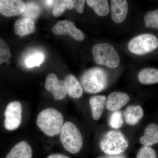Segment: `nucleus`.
<instances>
[{
    "label": "nucleus",
    "mask_w": 158,
    "mask_h": 158,
    "mask_svg": "<svg viewBox=\"0 0 158 158\" xmlns=\"http://www.w3.org/2000/svg\"><path fill=\"white\" fill-rule=\"evenodd\" d=\"M63 123L64 118L62 113L53 108L42 110L37 116V126L43 132L50 137L60 134Z\"/></svg>",
    "instance_id": "f257e3e1"
},
{
    "label": "nucleus",
    "mask_w": 158,
    "mask_h": 158,
    "mask_svg": "<svg viewBox=\"0 0 158 158\" xmlns=\"http://www.w3.org/2000/svg\"><path fill=\"white\" fill-rule=\"evenodd\" d=\"M80 80L83 89L90 94L101 92L106 88L108 84L106 73L103 69L97 67L85 71Z\"/></svg>",
    "instance_id": "f03ea898"
},
{
    "label": "nucleus",
    "mask_w": 158,
    "mask_h": 158,
    "mask_svg": "<svg viewBox=\"0 0 158 158\" xmlns=\"http://www.w3.org/2000/svg\"><path fill=\"white\" fill-rule=\"evenodd\" d=\"M60 138L63 147L71 153H77L83 147L81 134L75 125L71 122H66L63 124Z\"/></svg>",
    "instance_id": "7ed1b4c3"
},
{
    "label": "nucleus",
    "mask_w": 158,
    "mask_h": 158,
    "mask_svg": "<svg viewBox=\"0 0 158 158\" xmlns=\"http://www.w3.org/2000/svg\"><path fill=\"white\" fill-rule=\"evenodd\" d=\"M128 146V144L123 134L118 131H111L106 133L100 143L102 151L109 155L120 154Z\"/></svg>",
    "instance_id": "20e7f679"
},
{
    "label": "nucleus",
    "mask_w": 158,
    "mask_h": 158,
    "mask_svg": "<svg viewBox=\"0 0 158 158\" xmlns=\"http://www.w3.org/2000/svg\"><path fill=\"white\" fill-rule=\"evenodd\" d=\"M94 61L99 65L109 68H117L120 63V58L117 52L110 44H98L92 48Z\"/></svg>",
    "instance_id": "39448f33"
},
{
    "label": "nucleus",
    "mask_w": 158,
    "mask_h": 158,
    "mask_svg": "<svg viewBox=\"0 0 158 158\" xmlns=\"http://www.w3.org/2000/svg\"><path fill=\"white\" fill-rule=\"evenodd\" d=\"M158 48V39L151 34H140L130 40L128 48L131 52L142 55L154 51Z\"/></svg>",
    "instance_id": "423d86ee"
},
{
    "label": "nucleus",
    "mask_w": 158,
    "mask_h": 158,
    "mask_svg": "<svg viewBox=\"0 0 158 158\" xmlns=\"http://www.w3.org/2000/svg\"><path fill=\"white\" fill-rule=\"evenodd\" d=\"M22 106L20 102L13 101L7 105L5 112L4 126L9 131H14L21 123Z\"/></svg>",
    "instance_id": "0eeeda50"
},
{
    "label": "nucleus",
    "mask_w": 158,
    "mask_h": 158,
    "mask_svg": "<svg viewBox=\"0 0 158 158\" xmlns=\"http://www.w3.org/2000/svg\"><path fill=\"white\" fill-rule=\"evenodd\" d=\"M45 88L52 94L55 100L63 99L67 93V84L65 81H61L54 73L49 74L46 79Z\"/></svg>",
    "instance_id": "6e6552de"
},
{
    "label": "nucleus",
    "mask_w": 158,
    "mask_h": 158,
    "mask_svg": "<svg viewBox=\"0 0 158 158\" xmlns=\"http://www.w3.org/2000/svg\"><path fill=\"white\" fill-rule=\"evenodd\" d=\"M52 32L57 35L67 34L78 41H81L85 38L84 33L70 21H59L53 28Z\"/></svg>",
    "instance_id": "1a4fd4ad"
},
{
    "label": "nucleus",
    "mask_w": 158,
    "mask_h": 158,
    "mask_svg": "<svg viewBox=\"0 0 158 158\" xmlns=\"http://www.w3.org/2000/svg\"><path fill=\"white\" fill-rule=\"evenodd\" d=\"M25 4L19 0H0V14L6 17H12L22 14Z\"/></svg>",
    "instance_id": "9d476101"
},
{
    "label": "nucleus",
    "mask_w": 158,
    "mask_h": 158,
    "mask_svg": "<svg viewBox=\"0 0 158 158\" xmlns=\"http://www.w3.org/2000/svg\"><path fill=\"white\" fill-rule=\"evenodd\" d=\"M111 16L114 22L120 23L126 18L128 11L127 2L126 0L111 1Z\"/></svg>",
    "instance_id": "9b49d317"
},
{
    "label": "nucleus",
    "mask_w": 158,
    "mask_h": 158,
    "mask_svg": "<svg viewBox=\"0 0 158 158\" xmlns=\"http://www.w3.org/2000/svg\"><path fill=\"white\" fill-rule=\"evenodd\" d=\"M130 98L127 94L115 91L110 94L107 100L106 106L110 111H118L129 102Z\"/></svg>",
    "instance_id": "f8f14e48"
},
{
    "label": "nucleus",
    "mask_w": 158,
    "mask_h": 158,
    "mask_svg": "<svg viewBox=\"0 0 158 158\" xmlns=\"http://www.w3.org/2000/svg\"><path fill=\"white\" fill-rule=\"evenodd\" d=\"M33 152L28 143L21 141L15 145L6 158H32Z\"/></svg>",
    "instance_id": "ddd939ff"
},
{
    "label": "nucleus",
    "mask_w": 158,
    "mask_h": 158,
    "mask_svg": "<svg viewBox=\"0 0 158 158\" xmlns=\"http://www.w3.org/2000/svg\"><path fill=\"white\" fill-rule=\"evenodd\" d=\"M140 142L144 146H151L158 143V125L151 123L145 128L144 135L140 138Z\"/></svg>",
    "instance_id": "4468645a"
},
{
    "label": "nucleus",
    "mask_w": 158,
    "mask_h": 158,
    "mask_svg": "<svg viewBox=\"0 0 158 158\" xmlns=\"http://www.w3.org/2000/svg\"><path fill=\"white\" fill-rule=\"evenodd\" d=\"M14 28L15 32L17 35L25 36L33 33L35 31V23L33 20L22 18L15 21Z\"/></svg>",
    "instance_id": "2eb2a0df"
},
{
    "label": "nucleus",
    "mask_w": 158,
    "mask_h": 158,
    "mask_svg": "<svg viewBox=\"0 0 158 158\" xmlns=\"http://www.w3.org/2000/svg\"><path fill=\"white\" fill-rule=\"evenodd\" d=\"M89 102L93 119L95 120H98L106 105V98L103 95L92 96L90 98Z\"/></svg>",
    "instance_id": "dca6fc26"
},
{
    "label": "nucleus",
    "mask_w": 158,
    "mask_h": 158,
    "mask_svg": "<svg viewBox=\"0 0 158 158\" xmlns=\"http://www.w3.org/2000/svg\"><path fill=\"white\" fill-rule=\"evenodd\" d=\"M123 114L126 123L130 125H135L143 117L144 112L140 106H130L125 110Z\"/></svg>",
    "instance_id": "f3484780"
},
{
    "label": "nucleus",
    "mask_w": 158,
    "mask_h": 158,
    "mask_svg": "<svg viewBox=\"0 0 158 158\" xmlns=\"http://www.w3.org/2000/svg\"><path fill=\"white\" fill-rule=\"evenodd\" d=\"M65 81L67 84V93L69 96L74 98L81 97L83 89L76 78L72 75H69L65 77Z\"/></svg>",
    "instance_id": "a211bd4d"
},
{
    "label": "nucleus",
    "mask_w": 158,
    "mask_h": 158,
    "mask_svg": "<svg viewBox=\"0 0 158 158\" xmlns=\"http://www.w3.org/2000/svg\"><path fill=\"white\" fill-rule=\"evenodd\" d=\"M139 82L143 85H153L158 83V69L156 68H144L138 75Z\"/></svg>",
    "instance_id": "6ab92c4d"
},
{
    "label": "nucleus",
    "mask_w": 158,
    "mask_h": 158,
    "mask_svg": "<svg viewBox=\"0 0 158 158\" xmlns=\"http://www.w3.org/2000/svg\"><path fill=\"white\" fill-rule=\"evenodd\" d=\"M88 6L93 9L95 13L100 16H105L110 11L109 3L106 0H88Z\"/></svg>",
    "instance_id": "aec40b11"
},
{
    "label": "nucleus",
    "mask_w": 158,
    "mask_h": 158,
    "mask_svg": "<svg viewBox=\"0 0 158 158\" xmlns=\"http://www.w3.org/2000/svg\"><path fill=\"white\" fill-rule=\"evenodd\" d=\"M41 12L40 6L37 3L29 2L25 4V9L22 13L23 18L32 20L36 19Z\"/></svg>",
    "instance_id": "412c9836"
},
{
    "label": "nucleus",
    "mask_w": 158,
    "mask_h": 158,
    "mask_svg": "<svg viewBox=\"0 0 158 158\" xmlns=\"http://www.w3.org/2000/svg\"><path fill=\"white\" fill-rule=\"evenodd\" d=\"M144 20L146 27L158 30V9L147 12L144 15Z\"/></svg>",
    "instance_id": "4be33fe9"
},
{
    "label": "nucleus",
    "mask_w": 158,
    "mask_h": 158,
    "mask_svg": "<svg viewBox=\"0 0 158 158\" xmlns=\"http://www.w3.org/2000/svg\"><path fill=\"white\" fill-rule=\"evenodd\" d=\"M44 55L41 52H37L29 56L26 60V66L28 68L39 66L43 62Z\"/></svg>",
    "instance_id": "5701e85b"
},
{
    "label": "nucleus",
    "mask_w": 158,
    "mask_h": 158,
    "mask_svg": "<svg viewBox=\"0 0 158 158\" xmlns=\"http://www.w3.org/2000/svg\"><path fill=\"white\" fill-rule=\"evenodd\" d=\"M11 53L9 46L2 40L0 39V64L9 62Z\"/></svg>",
    "instance_id": "b1692460"
},
{
    "label": "nucleus",
    "mask_w": 158,
    "mask_h": 158,
    "mask_svg": "<svg viewBox=\"0 0 158 158\" xmlns=\"http://www.w3.org/2000/svg\"><path fill=\"white\" fill-rule=\"evenodd\" d=\"M109 124L113 128L118 129L121 127L123 120L120 111H115L111 114L109 119Z\"/></svg>",
    "instance_id": "393cba45"
},
{
    "label": "nucleus",
    "mask_w": 158,
    "mask_h": 158,
    "mask_svg": "<svg viewBox=\"0 0 158 158\" xmlns=\"http://www.w3.org/2000/svg\"><path fill=\"white\" fill-rule=\"evenodd\" d=\"M136 158H157V155L152 148L144 146L139 150Z\"/></svg>",
    "instance_id": "a878e982"
},
{
    "label": "nucleus",
    "mask_w": 158,
    "mask_h": 158,
    "mask_svg": "<svg viewBox=\"0 0 158 158\" xmlns=\"http://www.w3.org/2000/svg\"><path fill=\"white\" fill-rule=\"evenodd\" d=\"M68 0L56 1L53 9V14L55 17L61 16L67 9Z\"/></svg>",
    "instance_id": "bb28decb"
},
{
    "label": "nucleus",
    "mask_w": 158,
    "mask_h": 158,
    "mask_svg": "<svg viewBox=\"0 0 158 158\" xmlns=\"http://www.w3.org/2000/svg\"><path fill=\"white\" fill-rule=\"evenodd\" d=\"M85 2V1L84 0L82 1L68 0L67 9L69 10L76 9L79 13H83L84 12Z\"/></svg>",
    "instance_id": "cd10ccee"
},
{
    "label": "nucleus",
    "mask_w": 158,
    "mask_h": 158,
    "mask_svg": "<svg viewBox=\"0 0 158 158\" xmlns=\"http://www.w3.org/2000/svg\"><path fill=\"white\" fill-rule=\"evenodd\" d=\"M47 158H70L68 156H66L64 155L61 154H54L51 155Z\"/></svg>",
    "instance_id": "c85d7f7f"
},
{
    "label": "nucleus",
    "mask_w": 158,
    "mask_h": 158,
    "mask_svg": "<svg viewBox=\"0 0 158 158\" xmlns=\"http://www.w3.org/2000/svg\"><path fill=\"white\" fill-rule=\"evenodd\" d=\"M43 3H44V5L46 6H48V7H51L52 6H54L55 3H56V1H43Z\"/></svg>",
    "instance_id": "c756f323"
},
{
    "label": "nucleus",
    "mask_w": 158,
    "mask_h": 158,
    "mask_svg": "<svg viewBox=\"0 0 158 158\" xmlns=\"http://www.w3.org/2000/svg\"><path fill=\"white\" fill-rule=\"evenodd\" d=\"M106 158H126L124 156L120 154L116 155H110L107 157Z\"/></svg>",
    "instance_id": "7c9ffc66"
},
{
    "label": "nucleus",
    "mask_w": 158,
    "mask_h": 158,
    "mask_svg": "<svg viewBox=\"0 0 158 158\" xmlns=\"http://www.w3.org/2000/svg\"></svg>",
    "instance_id": "2f4dec72"
}]
</instances>
